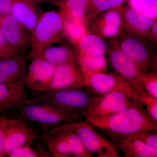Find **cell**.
Masks as SVG:
<instances>
[{"instance_id": "44dd1931", "label": "cell", "mask_w": 157, "mask_h": 157, "mask_svg": "<svg viewBox=\"0 0 157 157\" xmlns=\"http://www.w3.org/2000/svg\"><path fill=\"white\" fill-rule=\"evenodd\" d=\"M90 0H62L56 6L69 22L76 23L85 28L84 19Z\"/></svg>"}, {"instance_id": "d4e9b609", "label": "cell", "mask_w": 157, "mask_h": 157, "mask_svg": "<svg viewBox=\"0 0 157 157\" xmlns=\"http://www.w3.org/2000/svg\"><path fill=\"white\" fill-rule=\"evenodd\" d=\"M126 0H90L84 19V27L97 16L105 11L118 9L123 6Z\"/></svg>"}, {"instance_id": "277c9868", "label": "cell", "mask_w": 157, "mask_h": 157, "mask_svg": "<svg viewBox=\"0 0 157 157\" xmlns=\"http://www.w3.org/2000/svg\"><path fill=\"white\" fill-rule=\"evenodd\" d=\"M14 109L17 110L19 119L28 122L38 123L44 130L78 121L74 117L48 103H33L29 100Z\"/></svg>"}, {"instance_id": "30bf717a", "label": "cell", "mask_w": 157, "mask_h": 157, "mask_svg": "<svg viewBox=\"0 0 157 157\" xmlns=\"http://www.w3.org/2000/svg\"><path fill=\"white\" fill-rule=\"evenodd\" d=\"M107 49L108 59L112 67L119 76L126 80L140 94L145 92L141 85L143 72L135 62L128 57L112 42Z\"/></svg>"}, {"instance_id": "484cf974", "label": "cell", "mask_w": 157, "mask_h": 157, "mask_svg": "<svg viewBox=\"0 0 157 157\" xmlns=\"http://www.w3.org/2000/svg\"><path fill=\"white\" fill-rule=\"evenodd\" d=\"M64 134L70 145L73 157H92V154L88 151L77 135L70 128L68 124L57 126Z\"/></svg>"}, {"instance_id": "52a82bcc", "label": "cell", "mask_w": 157, "mask_h": 157, "mask_svg": "<svg viewBox=\"0 0 157 157\" xmlns=\"http://www.w3.org/2000/svg\"><path fill=\"white\" fill-rule=\"evenodd\" d=\"M68 125L92 154H95L99 157H120L115 144L95 132L87 121H77Z\"/></svg>"}, {"instance_id": "7c38bea8", "label": "cell", "mask_w": 157, "mask_h": 157, "mask_svg": "<svg viewBox=\"0 0 157 157\" xmlns=\"http://www.w3.org/2000/svg\"><path fill=\"white\" fill-rule=\"evenodd\" d=\"M31 59L27 69L25 86L35 92L44 91L52 79L56 67L40 56Z\"/></svg>"}, {"instance_id": "4fadbf2b", "label": "cell", "mask_w": 157, "mask_h": 157, "mask_svg": "<svg viewBox=\"0 0 157 157\" xmlns=\"http://www.w3.org/2000/svg\"><path fill=\"white\" fill-rule=\"evenodd\" d=\"M119 8L105 11L92 21L87 26L89 33L102 39L115 38L121 35L124 25Z\"/></svg>"}, {"instance_id": "5bb4252c", "label": "cell", "mask_w": 157, "mask_h": 157, "mask_svg": "<svg viewBox=\"0 0 157 157\" xmlns=\"http://www.w3.org/2000/svg\"><path fill=\"white\" fill-rule=\"evenodd\" d=\"M0 30L7 41L20 54L30 47V33L11 14L0 17Z\"/></svg>"}, {"instance_id": "7402d4cb", "label": "cell", "mask_w": 157, "mask_h": 157, "mask_svg": "<svg viewBox=\"0 0 157 157\" xmlns=\"http://www.w3.org/2000/svg\"><path fill=\"white\" fill-rule=\"evenodd\" d=\"M76 62L84 75L91 73H106L107 60L105 54L76 52Z\"/></svg>"}, {"instance_id": "f546056e", "label": "cell", "mask_w": 157, "mask_h": 157, "mask_svg": "<svg viewBox=\"0 0 157 157\" xmlns=\"http://www.w3.org/2000/svg\"><path fill=\"white\" fill-rule=\"evenodd\" d=\"M140 101L141 104H145L147 112L157 122V99L144 92L140 94Z\"/></svg>"}, {"instance_id": "4316f807", "label": "cell", "mask_w": 157, "mask_h": 157, "mask_svg": "<svg viewBox=\"0 0 157 157\" xmlns=\"http://www.w3.org/2000/svg\"><path fill=\"white\" fill-rule=\"evenodd\" d=\"M38 150L34 149L31 144H25L13 150L8 155L10 157H50L49 154L39 147Z\"/></svg>"}, {"instance_id": "ffe728a7", "label": "cell", "mask_w": 157, "mask_h": 157, "mask_svg": "<svg viewBox=\"0 0 157 157\" xmlns=\"http://www.w3.org/2000/svg\"><path fill=\"white\" fill-rule=\"evenodd\" d=\"M117 148L121 150L125 157H156L157 151L135 138L130 137L113 139Z\"/></svg>"}, {"instance_id": "8992f818", "label": "cell", "mask_w": 157, "mask_h": 157, "mask_svg": "<svg viewBox=\"0 0 157 157\" xmlns=\"http://www.w3.org/2000/svg\"><path fill=\"white\" fill-rule=\"evenodd\" d=\"M136 102L119 92L96 95L84 117L87 121L107 117L132 107Z\"/></svg>"}, {"instance_id": "d6a6232c", "label": "cell", "mask_w": 157, "mask_h": 157, "mask_svg": "<svg viewBox=\"0 0 157 157\" xmlns=\"http://www.w3.org/2000/svg\"><path fill=\"white\" fill-rule=\"evenodd\" d=\"M148 39L151 40L155 44L157 41V21L156 19L154 21L153 25L152 26L151 30L150 32L149 35Z\"/></svg>"}, {"instance_id": "f1b7e54d", "label": "cell", "mask_w": 157, "mask_h": 157, "mask_svg": "<svg viewBox=\"0 0 157 157\" xmlns=\"http://www.w3.org/2000/svg\"><path fill=\"white\" fill-rule=\"evenodd\" d=\"M20 54L18 51L7 41L0 30V59L10 58Z\"/></svg>"}, {"instance_id": "4dcf8cb0", "label": "cell", "mask_w": 157, "mask_h": 157, "mask_svg": "<svg viewBox=\"0 0 157 157\" xmlns=\"http://www.w3.org/2000/svg\"><path fill=\"white\" fill-rule=\"evenodd\" d=\"M128 137H132L140 140L157 151V133L149 131H143Z\"/></svg>"}, {"instance_id": "e0dca14e", "label": "cell", "mask_w": 157, "mask_h": 157, "mask_svg": "<svg viewBox=\"0 0 157 157\" xmlns=\"http://www.w3.org/2000/svg\"><path fill=\"white\" fill-rule=\"evenodd\" d=\"M38 0H12L11 14L30 33L33 30L44 11Z\"/></svg>"}, {"instance_id": "ba28073f", "label": "cell", "mask_w": 157, "mask_h": 157, "mask_svg": "<svg viewBox=\"0 0 157 157\" xmlns=\"http://www.w3.org/2000/svg\"><path fill=\"white\" fill-rule=\"evenodd\" d=\"M3 135L4 151L6 156L11 151L25 144H31L39 137L36 129L26 121L0 118Z\"/></svg>"}, {"instance_id": "d6986e66", "label": "cell", "mask_w": 157, "mask_h": 157, "mask_svg": "<svg viewBox=\"0 0 157 157\" xmlns=\"http://www.w3.org/2000/svg\"><path fill=\"white\" fill-rule=\"evenodd\" d=\"M42 139L48 147L50 156L73 157L70 145L61 130L56 126L44 130Z\"/></svg>"}, {"instance_id": "9c48e42d", "label": "cell", "mask_w": 157, "mask_h": 157, "mask_svg": "<svg viewBox=\"0 0 157 157\" xmlns=\"http://www.w3.org/2000/svg\"><path fill=\"white\" fill-rule=\"evenodd\" d=\"M112 42L125 55L135 62L144 73H147L152 64V53L144 40L123 31Z\"/></svg>"}, {"instance_id": "e575fe53", "label": "cell", "mask_w": 157, "mask_h": 157, "mask_svg": "<svg viewBox=\"0 0 157 157\" xmlns=\"http://www.w3.org/2000/svg\"><path fill=\"white\" fill-rule=\"evenodd\" d=\"M142 1L145 6L157 9V0H142Z\"/></svg>"}, {"instance_id": "83f0119b", "label": "cell", "mask_w": 157, "mask_h": 157, "mask_svg": "<svg viewBox=\"0 0 157 157\" xmlns=\"http://www.w3.org/2000/svg\"><path fill=\"white\" fill-rule=\"evenodd\" d=\"M141 85L144 91L157 99V74L156 71L143 73L141 77Z\"/></svg>"}, {"instance_id": "1f68e13d", "label": "cell", "mask_w": 157, "mask_h": 157, "mask_svg": "<svg viewBox=\"0 0 157 157\" xmlns=\"http://www.w3.org/2000/svg\"><path fill=\"white\" fill-rule=\"evenodd\" d=\"M12 0H0V17L11 14Z\"/></svg>"}, {"instance_id": "6da1fadb", "label": "cell", "mask_w": 157, "mask_h": 157, "mask_svg": "<svg viewBox=\"0 0 157 157\" xmlns=\"http://www.w3.org/2000/svg\"><path fill=\"white\" fill-rule=\"evenodd\" d=\"M142 105L136 102L123 111L88 122L105 132L112 139L128 137L143 131L157 133V122L143 109Z\"/></svg>"}, {"instance_id": "5b68a950", "label": "cell", "mask_w": 157, "mask_h": 157, "mask_svg": "<svg viewBox=\"0 0 157 157\" xmlns=\"http://www.w3.org/2000/svg\"><path fill=\"white\" fill-rule=\"evenodd\" d=\"M85 86L95 95L119 92L140 103V94L126 80L114 73H98L84 75Z\"/></svg>"}, {"instance_id": "2e32d148", "label": "cell", "mask_w": 157, "mask_h": 157, "mask_svg": "<svg viewBox=\"0 0 157 157\" xmlns=\"http://www.w3.org/2000/svg\"><path fill=\"white\" fill-rule=\"evenodd\" d=\"M25 54L9 59H0V83L24 85L27 69Z\"/></svg>"}, {"instance_id": "8fae6325", "label": "cell", "mask_w": 157, "mask_h": 157, "mask_svg": "<svg viewBox=\"0 0 157 157\" xmlns=\"http://www.w3.org/2000/svg\"><path fill=\"white\" fill-rule=\"evenodd\" d=\"M83 87L84 76L77 62L74 61L56 67L52 79L45 91Z\"/></svg>"}, {"instance_id": "d590c367", "label": "cell", "mask_w": 157, "mask_h": 157, "mask_svg": "<svg viewBox=\"0 0 157 157\" xmlns=\"http://www.w3.org/2000/svg\"><path fill=\"white\" fill-rule=\"evenodd\" d=\"M62 1V0H47L48 4L55 5V6H56L58 3H59Z\"/></svg>"}, {"instance_id": "ac0fdd59", "label": "cell", "mask_w": 157, "mask_h": 157, "mask_svg": "<svg viewBox=\"0 0 157 157\" xmlns=\"http://www.w3.org/2000/svg\"><path fill=\"white\" fill-rule=\"evenodd\" d=\"M30 99L25 86L0 83V111L17 108Z\"/></svg>"}, {"instance_id": "836d02e7", "label": "cell", "mask_w": 157, "mask_h": 157, "mask_svg": "<svg viewBox=\"0 0 157 157\" xmlns=\"http://www.w3.org/2000/svg\"><path fill=\"white\" fill-rule=\"evenodd\" d=\"M4 151V135L1 120H0V157H6Z\"/></svg>"}, {"instance_id": "603a6c76", "label": "cell", "mask_w": 157, "mask_h": 157, "mask_svg": "<svg viewBox=\"0 0 157 157\" xmlns=\"http://www.w3.org/2000/svg\"><path fill=\"white\" fill-rule=\"evenodd\" d=\"M41 57L50 64L56 66L76 61L77 53L68 45L49 46L43 51Z\"/></svg>"}, {"instance_id": "9a60e30c", "label": "cell", "mask_w": 157, "mask_h": 157, "mask_svg": "<svg viewBox=\"0 0 157 157\" xmlns=\"http://www.w3.org/2000/svg\"><path fill=\"white\" fill-rule=\"evenodd\" d=\"M124 25V31L144 40L149 35L154 21L144 16L130 6L119 8Z\"/></svg>"}, {"instance_id": "7a4b0ae2", "label": "cell", "mask_w": 157, "mask_h": 157, "mask_svg": "<svg viewBox=\"0 0 157 157\" xmlns=\"http://www.w3.org/2000/svg\"><path fill=\"white\" fill-rule=\"evenodd\" d=\"M50 90L34 93L30 99L33 103H48L63 112L72 116L78 121L84 117L93 98L96 95L84 88Z\"/></svg>"}, {"instance_id": "cb8c5ba5", "label": "cell", "mask_w": 157, "mask_h": 157, "mask_svg": "<svg viewBox=\"0 0 157 157\" xmlns=\"http://www.w3.org/2000/svg\"><path fill=\"white\" fill-rule=\"evenodd\" d=\"M76 45L77 52L82 53L105 54L108 49L102 38L90 33L82 36Z\"/></svg>"}, {"instance_id": "8d00e7d4", "label": "cell", "mask_w": 157, "mask_h": 157, "mask_svg": "<svg viewBox=\"0 0 157 157\" xmlns=\"http://www.w3.org/2000/svg\"><path fill=\"white\" fill-rule=\"evenodd\" d=\"M39 2L40 3H46V4H48V1L47 0H38Z\"/></svg>"}, {"instance_id": "3957f363", "label": "cell", "mask_w": 157, "mask_h": 157, "mask_svg": "<svg viewBox=\"0 0 157 157\" xmlns=\"http://www.w3.org/2000/svg\"><path fill=\"white\" fill-rule=\"evenodd\" d=\"M65 19L59 11L42 13L33 30L30 33L31 50L29 58L40 57L45 48L60 42L63 36Z\"/></svg>"}]
</instances>
